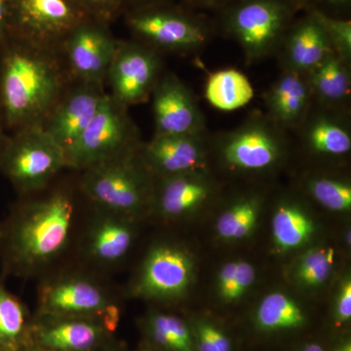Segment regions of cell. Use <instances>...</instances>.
Here are the masks:
<instances>
[{
    "mask_svg": "<svg viewBox=\"0 0 351 351\" xmlns=\"http://www.w3.org/2000/svg\"><path fill=\"white\" fill-rule=\"evenodd\" d=\"M60 48L8 34L0 41V101L6 131L43 125L66 92L69 75Z\"/></svg>",
    "mask_w": 351,
    "mask_h": 351,
    "instance_id": "cell-1",
    "label": "cell"
},
{
    "mask_svg": "<svg viewBox=\"0 0 351 351\" xmlns=\"http://www.w3.org/2000/svg\"><path fill=\"white\" fill-rule=\"evenodd\" d=\"M73 213L71 198L55 193L14 215L0 228L6 269H31L59 255L68 243Z\"/></svg>",
    "mask_w": 351,
    "mask_h": 351,
    "instance_id": "cell-2",
    "label": "cell"
},
{
    "mask_svg": "<svg viewBox=\"0 0 351 351\" xmlns=\"http://www.w3.org/2000/svg\"><path fill=\"white\" fill-rule=\"evenodd\" d=\"M302 0H230L219 9V25L241 46L248 62L265 59L280 47Z\"/></svg>",
    "mask_w": 351,
    "mask_h": 351,
    "instance_id": "cell-3",
    "label": "cell"
},
{
    "mask_svg": "<svg viewBox=\"0 0 351 351\" xmlns=\"http://www.w3.org/2000/svg\"><path fill=\"white\" fill-rule=\"evenodd\" d=\"M126 24L138 43L157 51L193 52L206 45L213 27L204 17L169 1L126 12Z\"/></svg>",
    "mask_w": 351,
    "mask_h": 351,
    "instance_id": "cell-4",
    "label": "cell"
},
{
    "mask_svg": "<svg viewBox=\"0 0 351 351\" xmlns=\"http://www.w3.org/2000/svg\"><path fill=\"white\" fill-rule=\"evenodd\" d=\"M66 166L64 149L41 125L12 132L0 152V171L24 193L43 188Z\"/></svg>",
    "mask_w": 351,
    "mask_h": 351,
    "instance_id": "cell-5",
    "label": "cell"
},
{
    "mask_svg": "<svg viewBox=\"0 0 351 351\" xmlns=\"http://www.w3.org/2000/svg\"><path fill=\"white\" fill-rule=\"evenodd\" d=\"M127 108L107 94L94 119L66 151V166L86 170L134 151L138 132Z\"/></svg>",
    "mask_w": 351,
    "mask_h": 351,
    "instance_id": "cell-6",
    "label": "cell"
},
{
    "mask_svg": "<svg viewBox=\"0 0 351 351\" xmlns=\"http://www.w3.org/2000/svg\"><path fill=\"white\" fill-rule=\"evenodd\" d=\"M127 152L88 168L82 189L95 204L115 216L137 213L145 198L144 176Z\"/></svg>",
    "mask_w": 351,
    "mask_h": 351,
    "instance_id": "cell-7",
    "label": "cell"
},
{
    "mask_svg": "<svg viewBox=\"0 0 351 351\" xmlns=\"http://www.w3.org/2000/svg\"><path fill=\"white\" fill-rule=\"evenodd\" d=\"M9 34L29 43L60 48L76 25L86 19L73 0H8Z\"/></svg>",
    "mask_w": 351,
    "mask_h": 351,
    "instance_id": "cell-8",
    "label": "cell"
},
{
    "mask_svg": "<svg viewBox=\"0 0 351 351\" xmlns=\"http://www.w3.org/2000/svg\"><path fill=\"white\" fill-rule=\"evenodd\" d=\"M119 43L110 25L86 18L64 38L60 50L69 75L80 82L104 86Z\"/></svg>",
    "mask_w": 351,
    "mask_h": 351,
    "instance_id": "cell-9",
    "label": "cell"
},
{
    "mask_svg": "<svg viewBox=\"0 0 351 351\" xmlns=\"http://www.w3.org/2000/svg\"><path fill=\"white\" fill-rule=\"evenodd\" d=\"M282 132L269 117H251L221 138L219 154L230 169L246 172L269 169L282 154Z\"/></svg>",
    "mask_w": 351,
    "mask_h": 351,
    "instance_id": "cell-10",
    "label": "cell"
},
{
    "mask_svg": "<svg viewBox=\"0 0 351 351\" xmlns=\"http://www.w3.org/2000/svg\"><path fill=\"white\" fill-rule=\"evenodd\" d=\"M158 51L138 41L119 40L108 69L110 96L129 108L149 100L159 77L161 60Z\"/></svg>",
    "mask_w": 351,
    "mask_h": 351,
    "instance_id": "cell-11",
    "label": "cell"
},
{
    "mask_svg": "<svg viewBox=\"0 0 351 351\" xmlns=\"http://www.w3.org/2000/svg\"><path fill=\"white\" fill-rule=\"evenodd\" d=\"M156 134L201 135L205 133L204 114L195 95L172 73L159 77L152 91Z\"/></svg>",
    "mask_w": 351,
    "mask_h": 351,
    "instance_id": "cell-12",
    "label": "cell"
},
{
    "mask_svg": "<svg viewBox=\"0 0 351 351\" xmlns=\"http://www.w3.org/2000/svg\"><path fill=\"white\" fill-rule=\"evenodd\" d=\"M44 313L57 317L101 316L108 331L119 324V309L110 304L96 284L82 278H66L43 288L40 295Z\"/></svg>",
    "mask_w": 351,
    "mask_h": 351,
    "instance_id": "cell-13",
    "label": "cell"
},
{
    "mask_svg": "<svg viewBox=\"0 0 351 351\" xmlns=\"http://www.w3.org/2000/svg\"><path fill=\"white\" fill-rule=\"evenodd\" d=\"M193 269V258L186 252L169 245H159L145 258L136 290L149 299H177L191 285Z\"/></svg>",
    "mask_w": 351,
    "mask_h": 351,
    "instance_id": "cell-14",
    "label": "cell"
},
{
    "mask_svg": "<svg viewBox=\"0 0 351 351\" xmlns=\"http://www.w3.org/2000/svg\"><path fill=\"white\" fill-rule=\"evenodd\" d=\"M106 96L104 86L80 82L64 92L41 126L66 154L100 110Z\"/></svg>",
    "mask_w": 351,
    "mask_h": 351,
    "instance_id": "cell-15",
    "label": "cell"
},
{
    "mask_svg": "<svg viewBox=\"0 0 351 351\" xmlns=\"http://www.w3.org/2000/svg\"><path fill=\"white\" fill-rule=\"evenodd\" d=\"M203 135L154 134L143 149V158L149 168L165 177L196 172L204 165Z\"/></svg>",
    "mask_w": 351,
    "mask_h": 351,
    "instance_id": "cell-16",
    "label": "cell"
},
{
    "mask_svg": "<svg viewBox=\"0 0 351 351\" xmlns=\"http://www.w3.org/2000/svg\"><path fill=\"white\" fill-rule=\"evenodd\" d=\"M304 10L306 14L289 27L281 46L286 71L307 75L334 50L318 21Z\"/></svg>",
    "mask_w": 351,
    "mask_h": 351,
    "instance_id": "cell-17",
    "label": "cell"
},
{
    "mask_svg": "<svg viewBox=\"0 0 351 351\" xmlns=\"http://www.w3.org/2000/svg\"><path fill=\"white\" fill-rule=\"evenodd\" d=\"M265 101L269 119L279 128H300L313 103L307 75L284 69L265 93Z\"/></svg>",
    "mask_w": 351,
    "mask_h": 351,
    "instance_id": "cell-18",
    "label": "cell"
},
{
    "mask_svg": "<svg viewBox=\"0 0 351 351\" xmlns=\"http://www.w3.org/2000/svg\"><path fill=\"white\" fill-rule=\"evenodd\" d=\"M304 140L314 152L327 156H343L351 149V133L348 123L331 108L309 112L302 123Z\"/></svg>",
    "mask_w": 351,
    "mask_h": 351,
    "instance_id": "cell-19",
    "label": "cell"
},
{
    "mask_svg": "<svg viewBox=\"0 0 351 351\" xmlns=\"http://www.w3.org/2000/svg\"><path fill=\"white\" fill-rule=\"evenodd\" d=\"M350 62L332 52L307 75L313 101L321 107H339L350 95Z\"/></svg>",
    "mask_w": 351,
    "mask_h": 351,
    "instance_id": "cell-20",
    "label": "cell"
},
{
    "mask_svg": "<svg viewBox=\"0 0 351 351\" xmlns=\"http://www.w3.org/2000/svg\"><path fill=\"white\" fill-rule=\"evenodd\" d=\"M211 193L209 184L196 172L165 177L158 195V207L167 217L181 216L205 202Z\"/></svg>",
    "mask_w": 351,
    "mask_h": 351,
    "instance_id": "cell-21",
    "label": "cell"
},
{
    "mask_svg": "<svg viewBox=\"0 0 351 351\" xmlns=\"http://www.w3.org/2000/svg\"><path fill=\"white\" fill-rule=\"evenodd\" d=\"M101 329L90 321L64 319L40 328L38 339L44 350L90 351L98 345Z\"/></svg>",
    "mask_w": 351,
    "mask_h": 351,
    "instance_id": "cell-22",
    "label": "cell"
},
{
    "mask_svg": "<svg viewBox=\"0 0 351 351\" xmlns=\"http://www.w3.org/2000/svg\"><path fill=\"white\" fill-rule=\"evenodd\" d=\"M255 91L250 80L235 69H221L208 78L205 97L217 110L232 112L245 107Z\"/></svg>",
    "mask_w": 351,
    "mask_h": 351,
    "instance_id": "cell-23",
    "label": "cell"
},
{
    "mask_svg": "<svg viewBox=\"0 0 351 351\" xmlns=\"http://www.w3.org/2000/svg\"><path fill=\"white\" fill-rule=\"evenodd\" d=\"M132 239L130 226L119 219V216L110 214L95 226L90 237V253L101 262H115L125 256Z\"/></svg>",
    "mask_w": 351,
    "mask_h": 351,
    "instance_id": "cell-24",
    "label": "cell"
},
{
    "mask_svg": "<svg viewBox=\"0 0 351 351\" xmlns=\"http://www.w3.org/2000/svg\"><path fill=\"white\" fill-rule=\"evenodd\" d=\"M315 230L308 215L293 204L281 205L272 219L274 243L282 250L302 246L311 239Z\"/></svg>",
    "mask_w": 351,
    "mask_h": 351,
    "instance_id": "cell-25",
    "label": "cell"
},
{
    "mask_svg": "<svg viewBox=\"0 0 351 351\" xmlns=\"http://www.w3.org/2000/svg\"><path fill=\"white\" fill-rule=\"evenodd\" d=\"M306 317L294 300L282 293L267 295L258 307L256 323L262 331L277 332L297 329Z\"/></svg>",
    "mask_w": 351,
    "mask_h": 351,
    "instance_id": "cell-26",
    "label": "cell"
},
{
    "mask_svg": "<svg viewBox=\"0 0 351 351\" xmlns=\"http://www.w3.org/2000/svg\"><path fill=\"white\" fill-rule=\"evenodd\" d=\"M27 326L24 304L0 282V351H20Z\"/></svg>",
    "mask_w": 351,
    "mask_h": 351,
    "instance_id": "cell-27",
    "label": "cell"
},
{
    "mask_svg": "<svg viewBox=\"0 0 351 351\" xmlns=\"http://www.w3.org/2000/svg\"><path fill=\"white\" fill-rule=\"evenodd\" d=\"M258 211L256 198H245L234 203L218 219L217 230L219 237L228 240L246 237L255 228Z\"/></svg>",
    "mask_w": 351,
    "mask_h": 351,
    "instance_id": "cell-28",
    "label": "cell"
},
{
    "mask_svg": "<svg viewBox=\"0 0 351 351\" xmlns=\"http://www.w3.org/2000/svg\"><path fill=\"white\" fill-rule=\"evenodd\" d=\"M152 339L164 350L193 351V341L188 326L180 318L156 314L149 320Z\"/></svg>",
    "mask_w": 351,
    "mask_h": 351,
    "instance_id": "cell-29",
    "label": "cell"
},
{
    "mask_svg": "<svg viewBox=\"0 0 351 351\" xmlns=\"http://www.w3.org/2000/svg\"><path fill=\"white\" fill-rule=\"evenodd\" d=\"M307 188L314 199L335 212H348L351 209V186L346 181L331 177L309 180Z\"/></svg>",
    "mask_w": 351,
    "mask_h": 351,
    "instance_id": "cell-30",
    "label": "cell"
},
{
    "mask_svg": "<svg viewBox=\"0 0 351 351\" xmlns=\"http://www.w3.org/2000/svg\"><path fill=\"white\" fill-rule=\"evenodd\" d=\"M334 260V249H311L298 263L295 271V278L306 287L319 286L331 274Z\"/></svg>",
    "mask_w": 351,
    "mask_h": 351,
    "instance_id": "cell-31",
    "label": "cell"
},
{
    "mask_svg": "<svg viewBox=\"0 0 351 351\" xmlns=\"http://www.w3.org/2000/svg\"><path fill=\"white\" fill-rule=\"evenodd\" d=\"M304 9L313 14L323 27L334 52L350 62L351 21L332 17L316 7L306 6Z\"/></svg>",
    "mask_w": 351,
    "mask_h": 351,
    "instance_id": "cell-32",
    "label": "cell"
},
{
    "mask_svg": "<svg viewBox=\"0 0 351 351\" xmlns=\"http://www.w3.org/2000/svg\"><path fill=\"white\" fill-rule=\"evenodd\" d=\"M91 19L110 25L125 13L127 0H73Z\"/></svg>",
    "mask_w": 351,
    "mask_h": 351,
    "instance_id": "cell-33",
    "label": "cell"
},
{
    "mask_svg": "<svg viewBox=\"0 0 351 351\" xmlns=\"http://www.w3.org/2000/svg\"><path fill=\"white\" fill-rule=\"evenodd\" d=\"M196 336L199 351H232L230 339L210 323H198L196 325Z\"/></svg>",
    "mask_w": 351,
    "mask_h": 351,
    "instance_id": "cell-34",
    "label": "cell"
},
{
    "mask_svg": "<svg viewBox=\"0 0 351 351\" xmlns=\"http://www.w3.org/2000/svg\"><path fill=\"white\" fill-rule=\"evenodd\" d=\"M256 272L253 265L247 262H237L232 288L228 302L237 301L247 292L255 281Z\"/></svg>",
    "mask_w": 351,
    "mask_h": 351,
    "instance_id": "cell-35",
    "label": "cell"
},
{
    "mask_svg": "<svg viewBox=\"0 0 351 351\" xmlns=\"http://www.w3.org/2000/svg\"><path fill=\"white\" fill-rule=\"evenodd\" d=\"M335 317L339 324H343L350 321L351 318V282L348 278L341 285V291L336 302Z\"/></svg>",
    "mask_w": 351,
    "mask_h": 351,
    "instance_id": "cell-36",
    "label": "cell"
},
{
    "mask_svg": "<svg viewBox=\"0 0 351 351\" xmlns=\"http://www.w3.org/2000/svg\"><path fill=\"white\" fill-rule=\"evenodd\" d=\"M230 1V0H184L189 8L212 9L218 11Z\"/></svg>",
    "mask_w": 351,
    "mask_h": 351,
    "instance_id": "cell-37",
    "label": "cell"
},
{
    "mask_svg": "<svg viewBox=\"0 0 351 351\" xmlns=\"http://www.w3.org/2000/svg\"><path fill=\"white\" fill-rule=\"evenodd\" d=\"M10 13L8 0H0V41L9 34Z\"/></svg>",
    "mask_w": 351,
    "mask_h": 351,
    "instance_id": "cell-38",
    "label": "cell"
},
{
    "mask_svg": "<svg viewBox=\"0 0 351 351\" xmlns=\"http://www.w3.org/2000/svg\"><path fill=\"white\" fill-rule=\"evenodd\" d=\"M304 7L313 6L319 8L320 6L335 7V8H348L350 6L351 0H302Z\"/></svg>",
    "mask_w": 351,
    "mask_h": 351,
    "instance_id": "cell-39",
    "label": "cell"
},
{
    "mask_svg": "<svg viewBox=\"0 0 351 351\" xmlns=\"http://www.w3.org/2000/svg\"><path fill=\"white\" fill-rule=\"evenodd\" d=\"M167 1H169V0H127L126 11L130 10V9L143 8V7L154 5V4Z\"/></svg>",
    "mask_w": 351,
    "mask_h": 351,
    "instance_id": "cell-40",
    "label": "cell"
},
{
    "mask_svg": "<svg viewBox=\"0 0 351 351\" xmlns=\"http://www.w3.org/2000/svg\"><path fill=\"white\" fill-rule=\"evenodd\" d=\"M6 128L4 124L3 112H2L1 101H0V152L5 142L7 135L5 134Z\"/></svg>",
    "mask_w": 351,
    "mask_h": 351,
    "instance_id": "cell-41",
    "label": "cell"
},
{
    "mask_svg": "<svg viewBox=\"0 0 351 351\" xmlns=\"http://www.w3.org/2000/svg\"><path fill=\"white\" fill-rule=\"evenodd\" d=\"M302 351H325L322 346L317 343H309L302 348Z\"/></svg>",
    "mask_w": 351,
    "mask_h": 351,
    "instance_id": "cell-42",
    "label": "cell"
},
{
    "mask_svg": "<svg viewBox=\"0 0 351 351\" xmlns=\"http://www.w3.org/2000/svg\"><path fill=\"white\" fill-rule=\"evenodd\" d=\"M339 351H351V343L350 341H346L339 348Z\"/></svg>",
    "mask_w": 351,
    "mask_h": 351,
    "instance_id": "cell-43",
    "label": "cell"
},
{
    "mask_svg": "<svg viewBox=\"0 0 351 351\" xmlns=\"http://www.w3.org/2000/svg\"><path fill=\"white\" fill-rule=\"evenodd\" d=\"M32 351V350H31ZM32 351H51L47 350H32Z\"/></svg>",
    "mask_w": 351,
    "mask_h": 351,
    "instance_id": "cell-44",
    "label": "cell"
},
{
    "mask_svg": "<svg viewBox=\"0 0 351 351\" xmlns=\"http://www.w3.org/2000/svg\"><path fill=\"white\" fill-rule=\"evenodd\" d=\"M144 351H149V350H144Z\"/></svg>",
    "mask_w": 351,
    "mask_h": 351,
    "instance_id": "cell-45",
    "label": "cell"
}]
</instances>
